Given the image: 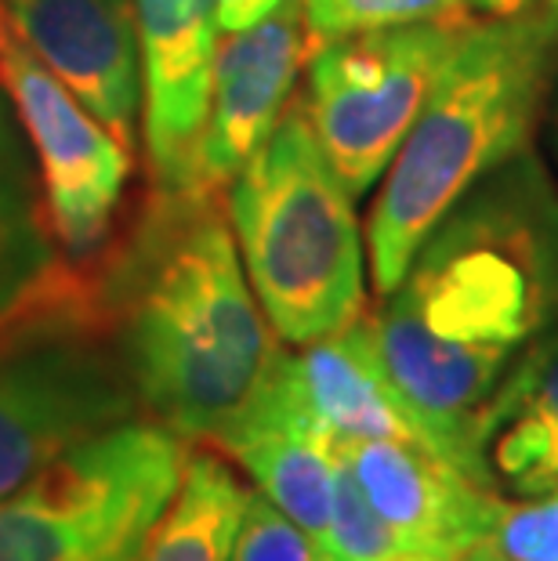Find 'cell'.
Here are the masks:
<instances>
[{
    "label": "cell",
    "instance_id": "4",
    "mask_svg": "<svg viewBox=\"0 0 558 561\" xmlns=\"http://www.w3.org/2000/svg\"><path fill=\"white\" fill-rule=\"evenodd\" d=\"M229 221L261 312L294 348L366 316L355 199L301 105L283 113L229 185Z\"/></svg>",
    "mask_w": 558,
    "mask_h": 561
},
{
    "label": "cell",
    "instance_id": "17",
    "mask_svg": "<svg viewBox=\"0 0 558 561\" xmlns=\"http://www.w3.org/2000/svg\"><path fill=\"white\" fill-rule=\"evenodd\" d=\"M537 0H301L308 51L327 41L366 30L418 26V22H446L465 26L475 19L515 15Z\"/></svg>",
    "mask_w": 558,
    "mask_h": 561
},
{
    "label": "cell",
    "instance_id": "16",
    "mask_svg": "<svg viewBox=\"0 0 558 561\" xmlns=\"http://www.w3.org/2000/svg\"><path fill=\"white\" fill-rule=\"evenodd\" d=\"M247 485L221 453H189L185 479L135 561H229Z\"/></svg>",
    "mask_w": 558,
    "mask_h": 561
},
{
    "label": "cell",
    "instance_id": "24",
    "mask_svg": "<svg viewBox=\"0 0 558 561\" xmlns=\"http://www.w3.org/2000/svg\"><path fill=\"white\" fill-rule=\"evenodd\" d=\"M388 561H457V558H443V554H424V551H399Z\"/></svg>",
    "mask_w": 558,
    "mask_h": 561
},
{
    "label": "cell",
    "instance_id": "15",
    "mask_svg": "<svg viewBox=\"0 0 558 561\" xmlns=\"http://www.w3.org/2000/svg\"><path fill=\"white\" fill-rule=\"evenodd\" d=\"M66 265L69 257L58 250L37 157L8 91L0 88V316Z\"/></svg>",
    "mask_w": 558,
    "mask_h": 561
},
{
    "label": "cell",
    "instance_id": "9",
    "mask_svg": "<svg viewBox=\"0 0 558 561\" xmlns=\"http://www.w3.org/2000/svg\"><path fill=\"white\" fill-rule=\"evenodd\" d=\"M146 99V157L152 185H196L218 58V0H130Z\"/></svg>",
    "mask_w": 558,
    "mask_h": 561
},
{
    "label": "cell",
    "instance_id": "7",
    "mask_svg": "<svg viewBox=\"0 0 558 561\" xmlns=\"http://www.w3.org/2000/svg\"><path fill=\"white\" fill-rule=\"evenodd\" d=\"M465 26L366 30L308 51L301 110L352 199L366 196L410 135Z\"/></svg>",
    "mask_w": 558,
    "mask_h": 561
},
{
    "label": "cell",
    "instance_id": "8",
    "mask_svg": "<svg viewBox=\"0 0 558 561\" xmlns=\"http://www.w3.org/2000/svg\"><path fill=\"white\" fill-rule=\"evenodd\" d=\"M0 88L41 167L47 214L73 265H94L130 178V146L47 69L0 15Z\"/></svg>",
    "mask_w": 558,
    "mask_h": 561
},
{
    "label": "cell",
    "instance_id": "12",
    "mask_svg": "<svg viewBox=\"0 0 558 561\" xmlns=\"http://www.w3.org/2000/svg\"><path fill=\"white\" fill-rule=\"evenodd\" d=\"M0 15L124 146H135L141 55L130 0H0Z\"/></svg>",
    "mask_w": 558,
    "mask_h": 561
},
{
    "label": "cell",
    "instance_id": "5",
    "mask_svg": "<svg viewBox=\"0 0 558 561\" xmlns=\"http://www.w3.org/2000/svg\"><path fill=\"white\" fill-rule=\"evenodd\" d=\"M138 416L94 265H69L0 316V496Z\"/></svg>",
    "mask_w": 558,
    "mask_h": 561
},
{
    "label": "cell",
    "instance_id": "20",
    "mask_svg": "<svg viewBox=\"0 0 558 561\" xmlns=\"http://www.w3.org/2000/svg\"><path fill=\"white\" fill-rule=\"evenodd\" d=\"M504 561H558V489L497 504L493 536Z\"/></svg>",
    "mask_w": 558,
    "mask_h": 561
},
{
    "label": "cell",
    "instance_id": "19",
    "mask_svg": "<svg viewBox=\"0 0 558 561\" xmlns=\"http://www.w3.org/2000/svg\"><path fill=\"white\" fill-rule=\"evenodd\" d=\"M229 561H330L327 551L269 496H247Z\"/></svg>",
    "mask_w": 558,
    "mask_h": 561
},
{
    "label": "cell",
    "instance_id": "1",
    "mask_svg": "<svg viewBox=\"0 0 558 561\" xmlns=\"http://www.w3.org/2000/svg\"><path fill=\"white\" fill-rule=\"evenodd\" d=\"M138 410L189 442L236 424L280 355L218 188H157L94 261Z\"/></svg>",
    "mask_w": 558,
    "mask_h": 561
},
{
    "label": "cell",
    "instance_id": "2",
    "mask_svg": "<svg viewBox=\"0 0 558 561\" xmlns=\"http://www.w3.org/2000/svg\"><path fill=\"white\" fill-rule=\"evenodd\" d=\"M555 77L558 15L548 4L468 22L371 203L366 250L377 297L402 283L471 185L529 149Z\"/></svg>",
    "mask_w": 558,
    "mask_h": 561
},
{
    "label": "cell",
    "instance_id": "18",
    "mask_svg": "<svg viewBox=\"0 0 558 561\" xmlns=\"http://www.w3.org/2000/svg\"><path fill=\"white\" fill-rule=\"evenodd\" d=\"M327 551L330 561H388L391 554L407 551L341 460L334 471V507H330Z\"/></svg>",
    "mask_w": 558,
    "mask_h": 561
},
{
    "label": "cell",
    "instance_id": "13",
    "mask_svg": "<svg viewBox=\"0 0 558 561\" xmlns=\"http://www.w3.org/2000/svg\"><path fill=\"white\" fill-rule=\"evenodd\" d=\"M301 399L330 438H388L432 449L429 435L385 374L374 322L360 316L352 327L305 344L291 355ZM435 453V449H432Z\"/></svg>",
    "mask_w": 558,
    "mask_h": 561
},
{
    "label": "cell",
    "instance_id": "11",
    "mask_svg": "<svg viewBox=\"0 0 558 561\" xmlns=\"http://www.w3.org/2000/svg\"><path fill=\"white\" fill-rule=\"evenodd\" d=\"M334 453L407 551L460 558L493 536L501 493L439 453L388 438H338Z\"/></svg>",
    "mask_w": 558,
    "mask_h": 561
},
{
    "label": "cell",
    "instance_id": "3",
    "mask_svg": "<svg viewBox=\"0 0 558 561\" xmlns=\"http://www.w3.org/2000/svg\"><path fill=\"white\" fill-rule=\"evenodd\" d=\"M439 341L519 355L558 327V188L537 152L471 185L388 294Z\"/></svg>",
    "mask_w": 558,
    "mask_h": 561
},
{
    "label": "cell",
    "instance_id": "21",
    "mask_svg": "<svg viewBox=\"0 0 558 561\" xmlns=\"http://www.w3.org/2000/svg\"><path fill=\"white\" fill-rule=\"evenodd\" d=\"M283 0H218V26L221 33H240L269 19Z\"/></svg>",
    "mask_w": 558,
    "mask_h": 561
},
{
    "label": "cell",
    "instance_id": "22",
    "mask_svg": "<svg viewBox=\"0 0 558 561\" xmlns=\"http://www.w3.org/2000/svg\"><path fill=\"white\" fill-rule=\"evenodd\" d=\"M457 561H504V554L497 551V543H493V540H479L475 547H468V551L460 554Z\"/></svg>",
    "mask_w": 558,
    "mask_h": 561
},
{
    "label": "cell",
    "instance_id": "25",
    "mask_svg": "<svg viewBox=\"0 0 558 561\" xmlns=\"http://www.w3.org/2000/svg\"><path fill=\"white\" fill-rule=\"evenodd\" d=\"M540 4H548V8L555 11V15H558V0H540Z\"/></svg>",
    "mask_w": 558,
    "mask_h": 561
},
{
    "label": "cell",
    "instance_id": "14",
    "mask_svg": "<svg viewBox=\"0 0 558 561\" xmlns=\"http://www.w3.org/2000/svg\"><path fill=\"white\" fill-rule=\"evenodd\" d=\"M486 463L519 496L558 489V330L519 352L490 405Z\"/></svg>",
    "mask_w": 558,
    "mask_h": 561
},
{
    "label": "cell",
    "instance_id": "6",
    "mask_svg": "<svg viewBox=\"0 0 558 561\" xmlns=\"http://www.w3.org/2000/svg\"><path fill=\"white\" fill-rule=\"evenodd\" d=\"M193 442L130 416L0 496V561H135L171 507Z\"/></svg>",
    "mask_w": 558,
    "mask_h": 561
},
{
    "label": "cell",
    "instance_id": "23",
    "mask_svg": "<svg viewBox=\"0 0 558 561\" xmlns=\"http://www.w3.org/2000/svg\"><path fill=\"white\" fill-rule=\"evenodd\" d=\"M551 160L558 167V77L551 83Z\"/></svg>",
    "mask_w": 558,
    "mask_h": 561
},
{
    "label": "cell",
    "instance_id": "10",
    "mask_svg": "<svg viewBox=\"0 0 558 561\" xmlns=\"http://www.w3.org/2000/svg\"><path fill=\"white\" fill-rule=\"evenodd\" d=\"M308 58L301 0H283L258 26L225 33L215 58L207 127L200 138L196 185L229 188L287 113L294 80Z\"/></svg>",
    "mask_w": 558,
    "mask_h": 561
}]
</instances>
